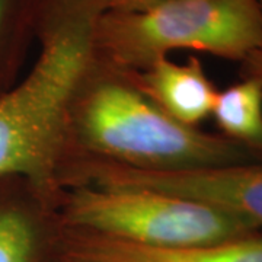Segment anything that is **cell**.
<instances>
[{
	"label": "cell",
	"instance_id": "6da1fadb",
	"mask_svg": "<svg viewBox=\"0 0 262 262\" xmlns=\"http://www.w3.org/2000/svg\"><path fill=\"white\" fill-rule=\"evenodd\" d=\"M108 0H39L41 51L28 76L0 94V178L42 185L66 111L96 58V27Z\"/></svg>",
	"mask_w": 262,
	"mask_h": 262
},
{
	"label": "cell",
	"instance_id": "7a4b0ae2",
	"mask_svg": "<svg viewBox=\"0 0 262 262\" xmlns=\"http://www.w3.org/2000/svg\"><path fill=\"white\" fill-rule=\"evenodd\" d=\"M96 54L118 67H144L179 50L246 63L262 50L258 0H159L143 9H106Z\"/></svg>",
	"mask_w": 262,
	"mask_h": 262
},
{
	"label": "cell",
	"instance_id": "3957f363",
	"mask_svg": "<svg viewBox=\"0 0 262 262\" xmlns=\"http://www.w3.org/2000/svg\"><path fill=\"white\" fill-rule=\"evenodd\" d=\"M83 131L94 149L140 169L222 168L262 159L256 150L173 120L117 82L95 89L84 111Z\"/></svg>",
	"mask_w": 262,
	"mask_h": 262
},
{
	"label": "cell",
	"instance_id": "277c9868",
	"mask_svg": "<svg viewBox=\"0 0 262 262\" xmlns=\"http://www.w3.org/2000/svg\"><path fill=\"white\" fill-rule=\"evenodd\" d=\"M69 219L86 233L165 249L220 244L262 230L215 207L134 188L80 189L70 200Z\"/></svg>",
	"mask_w": 262,
	"mask_h": 262
},
{
	"label": "cell",
	"instance_id": "5b68a950",
	"mask_svg": "<svg viewBox=\"0 0 262 262\" xmlns=\"http://www.w3.org/2000/svg\"><path fill=\"white\" fill-rule=\"evenodd\" d=\"M99 187L158 191L220 208L262 229V159L206 169L111 168Z\"/></svg>",
	"mask_w": 262,
	"mask_h": 262
},
{
	"label": "cell",
	"instance_id": "8992f818",
	"mask_svg": "<svg viewBox=\"0 0 262 262\" xmlns=\"http://www.w3.org/2000/svg\"><path fill=\"white\" fill-rule=\"evenodd\" d=\"M64 262H262V233L195 248H149L94 233H82L61 246Z\"/></svg>",
	"mask_w": 262,
	"mask_h": 262
},
{
	"label": "cell",
	"instance_id": "52a82bcc",
	"mask_svg": "<svg viewBox=\"0 0 262 262\" xmlns=\"http://www.w3.org/2000/svg\"><path fill=\"white\" fill-rule=\"evenodd\" d=\"M143 80L158 106L177 121L194 127L213 114L219 91L195 57L185 64L160 58L146 69Z\"/></svg>",
	"mask_w": 262,
	"mask_h": 262
},
{
	"label": "cell",
	"instance_id": "ba28073f",
	"mask_svg": "<svg viewBox=\"0 0 262 262\" xmlns=\"http://www.w3.org/2000/svg\"><path fill=\"white\" fill-rule=\"evenodd\" d=\"M211 115L226 139L262 153V77L248 75L219 92Z\"/></svg>",
	"mask_w": 262,
	"mask_h": 262
},
{
	"label": "cell",
	"instance_id": "9c48e42d",
	"mask_svg": "<svg viewBox=\"0 0 262 262\" xmlns=\"http://www.w3.org/2000/svg\"><path fill=\"white\" fill-rule=\"evenodd\" d=\"M42 239L24 207L0 196V262H41Z\"/></svg>",
	"mask_w": 262,
	"mask_h": 262
},
{
	"label": "cell",
	"instance_id": "30bf717a",
	"mask_svg": "<svg viewBox=\"0 0 262 262\" xmlns=\"http://www.w3.org/2000/svg\"><path fill=\"white\" fill-rule=\"evenodd\" d=\"M39 0H0V77L5 76L12 64L20 38Z\"/></svg>",
	"mask_w": 262,
	"mask_h": 262
},
{
	"label": "cell",
	"instance_id": "8fae6325",
	"mask_svg": "<svg viewBox=\"0 0 262 262\" xmlns=\"http://www.w3.org/2000/svg\"><path fill=\"white\" fill-rule=\"evenodd\" d=\"M159 0H108L110 9H125V10H136L143 9L149 5H153Z\"/></svg>",
	"mask_w": 262,
	"mask_h": 262
},
{
	"label": "cell",
	"instance_id": "7c38bea8",
	"mask_svg": "<svg viewBox=\"0 0 262 262\" xmlns=\"http://www.w3.org/2000/svg\"><path fill=\"white\" fill-rule=\"evenodd\" d=\"M258 3H259V8L262 10V0H258ZM245 64L249 69V75H255L262 77V50L258 51L253 57H251Z\"/></svg>",
	"mask_w": 262,
	"mask_h": 262
},
{
	"label": "cell",
	"instance_id": "4fadbf2b",
	"mask_svg": "<svg viewBox=\"0 0 262 262\" xmlns=\"http://www.w3.org/2000/svg\"><path fill=\"white\" fill-rule=\"evenodd\" d=\"M61 262H63V261H61Z\"/></svg>",
	"mask_w": 262,
	"mask_h": 262
}]
</instances>
